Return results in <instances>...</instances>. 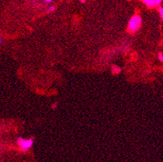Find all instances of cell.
I'll list each match as a JSON object with an SVG mask.
<instances>
[{
  "mask_svg": "<svg viewBox=\"0 0 163 162\" xmlns=\"http://www.w3.org/2000/svg\"><path fill=\"white\" fill-rule=\"evenodd\" d=\"M141 24H142L141 16L138 15V14H135L134 16H131L129 21H128L127 31L131 32V33L137 32L140 29V28L141 27Z\"/></svg>",
  "mask_w": 163,
  "mask_h": 162,
  "instance_id": "obj_1",
  "label": "cell"
},
{
  "mask_svg": "<svg viewBox=\"0 0 163 162\" xmlns=\"http://www.w3.org/2000/svg\"><path fill=\"white\" fill-rule=\"evenodd\" d=\"M17 143L21 151L27 152L33 147L34 141L33 139H25V138L19 137L17 139Z\"/></svg>",
  "mask_w": 163,
  "mask_h": 162,
  "instance_id": "obj_2",
  "label": "cell"
},
{
  "mask_svg": "<svg viewBox=\"0 0 163 162\" xmlns=\"http://www.w3.org/2000/svg\"><path fill=\"white\" fill-rule=\"evenodd\" d=\"M141 1L149 8H158L162 3V0H141Z\"/></svg>",
  "mask_w": 163,
  "mask_h": 162,
  "instance_id": "obj_3",
  "label": "cell"
},
{
  "mask_svg": "<svg viewBox=\"0 0 163 162\" xmlns=\"http://www.w3.org/2000/svg\"><path fill=\"white\" fill-rule=\"evenodd\" d=\"M121 71V69L120 67H118V66H112V72L115 74V75H118Z\"/></svg>",
  "mask_w": 163,
  "mask_h": 162,
  "instance_id": "obj_4",
  "label": "cell"
},
{
  "mask_svg": "<svg viewBox=\"0 0 163 162\" xmlns=\"http://www.w3.org/2000/svg\"><path fill=\"white\" fill-rule=\"evenodd\" d=\"M158 14H159V16H160V18H161V20H162L163 19V8L162 6H159L158 7Z\"/></svg>",
  "mask_w": 163,
  "mask_h": 162,
  "instance_id": "obj_5",
  "label": "cell"
},
{
  "mask_svg": "<svg viewBox=\"0 0 163 162\" xmlns=\"http://www.w3.org/2000/svg\"><path fill=\"white\" fill-rule=\"evenodd\" d=\"M55 10V6L54 5H50L48 9H47V12H53Z\"/></svg>",
  "mask_w": 163,
  "mask_h": 162,
  "instance_id": "obj_6",
  "label": "cell"
},
{
  "mask_svg": "<svg viewBox=\"0 0 163 162\" xmlns=\"http://www.w3.org/2000/svg\"><path fill=\"white\" fill-rule=\"evenodd\" d=\"M157 58H158V60L160 62H162L163 61V54L162 52L158 53V54H157Z\"/></svg>",
  "mask_w": 163,
  "mask_h": 162,
  "instance_id": "obj_7",
  "label": "cell"
},
{
  "mask_svg": "<svg viewBox=\"0 0 163 162\" xmlns=\"http://www.w3.org/2000/svg\"><path fill=\"white\" fill-rule=\"evenodd\" d=\"M44 3L46 5H50V4H51L53 3V0H44Z\"/></svg>",
  "mask_w": 163,
  "mask_h": 162,
  "instance_id": "obj_8",
  "label": "cell"
},
{
  "mask_svg": "<svg viewBox=\"0 0 163 162\" xmlns=\"http://www.w3.org/2000/svg\"><path fill=\"white\" fill-rule=\"evenodd\" d=\"M57 106H58L57 102H55V103H53V105H52V109H56V108H57Z\"/></svg>",
  "mask_w": 163,
  "mask_h": 162,
  "instance_id": "obj_9",
  "label": "cell"
},
{
  "mask_svg": "<svg viewBox=\"0 0 163 162\" xmlns=\"http://www.w3.org/2000/svg\"><path fill=\"white\" fill-rule=\"evenodd\" d=\"M2 42H3V39H2V37L0 36V47H1V45H2Z\"/></svg>",
  "mask_w": 163,
  "mask_h": 162,
  "instance_id": "obj_10",
  "label": "cell"
},
{
  "mask_svg": "<svg viewBox=\"0 0 163 162\" xmlns=\"http://www.w3.org/2000/svg\"><path fill=\"white\" fill-rule=\"evenodd\" d=\"M80 3H85L86 2V0H80Z\"/></svg>",
  "mask_w": 163,
  "mask_h": 162,
  "instance_id": "obj_11",
  "label": "cell"
}]
</instances>
